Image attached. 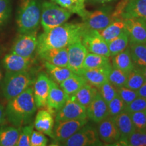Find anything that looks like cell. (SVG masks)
I'll return each instance as SVG.
<instances>
[{
	"mask_svg": "<svg viewBox=\"0 0 146 146\" xmlns=\"http://www.w3.org/2000/svg\"><path fill=\"white\" fill-rule=\"evenodd\" d=\"M38 45L37 31L20 33L14 41L11 52L25 58H31Z\"/></svg>",
	"mask_w": 146,
	"mask_h": 146,
	"instance_id": "9c48e42d",
	"label": "cell"
},
{
	"mask_svg": "<svg viewBox=\"0 0 146 146\" xmlns=\"http://www.w3.org/2000/svg\"><path fill=\"white\" fill-rule=\"evenodd\" d=\"M126 30L129 43H145L146 41V21L136 18H125Z\"/></svg>",
	"mask_w": 146,
	"mask_h": 146,
	"instance_id": "9a60e30c",
	"label": "cell"
},
{
	"mask_svg": "<svg viewBox=\"0 0 146 146\" xmlns=\"http://www.w3.org/2000/svg\"><path fill=\"white\" fill-rule=\"evenodd\" d=\"M68 96L64 91L58 83L51 79L50 89L47 96L46 106L52 113H57L63 106L68 99Z\"/></svg>",
	"mask_w": 146,
	"mask_h": 146,
	"instance_id": "e0dca14e",
	"label": "cell"
},
{
	"mask_svg": "<svg viewBox=\"0 0 146 146\" xmlns=\"http://www.w3.org/2000/svg\"><path fill=\"white\" fill-rule=\"evenodd\" d=\"M62 145L66 146H91L102 145L98 131L91 125H84L77 132L64 141Z\"/></svg>",
	"mask_w": 146,
	"mask_h": 146,
	"instance_id": "52a82bcc",
	"label": "cell"
},
{
	"mask_svg": "<svg viewBox=\"0 0 146 146\" xmlns=\"http://www.w3.org/2000/svg\"><path fill=\"white\" fill-rule=\"evenodd\" d=\"M146 110V98L138 96L130 104L126 106L125 112L131 114V113L145 111Z\"/></svg>",
	"mask_w": 146,
	"mask_h": 146,
	"instance_id": "60d3db41",
	"label": "cell"
},
{
	"mask_svg": "<svg viewBox=\"0 0 146 146\" xmlns=\"http://www.w3.org/2000/svg\"><path fill=\"white\" fill-rule=\"evenodd\" d=\"M45 66L51 79L58 85L74 74V73L67 66H58L48 62H45Z\"/></svg>",
	"mask_w": 146,
	"mask_h": 146,
	"instance_id": "f1b7e54d",
	"label": "cell"
},
{
	"mask_svg": "<svg viewBox=\"0 0 146 146\" xmlns=\"http://www.w3.org/2000/svg\"><path fill=\"white\" fill-rule=\"evenodd\" d=\"M141 70L142 73H143V76H145V78H146V67H145V68H143V69H141Z\"/></svg>",
	"mask_w": 146,
	"mask_h": 146,
	"instance_id": "681fc988",
	"label": "cell"
},
{
	"mask_svg": "<svg viewBox=\"0 0 146 146\" xmlns=\"http://www.w3.org/2000/svg\"><path fill=\"white\" fill-rule=\"evenodd\" d=\"M43 0H20L16 14V25L20 33L36 31L41 21Z\"/></svg>",
	"mask_w": 146,
	"mask_h": 146,
	"instance_id": "3957f363",
	"label": "cell"
},
{
	"mask_svg": "<svg viewBox=\"0 0 146 146\" xmlns=\"http://www.w3.org/2000/svg\"><path fill=\"white\" fill-rule=\"evenodd\" d=\"M72 13L54 1H43L42 3L40 24L44 31H47L66 23Z\"/></svg>",
	"mask_w": 146,
	"mask_h": 146,
	"instance_id": "5b68a950",
	"label": "cell"
},
{
	"mask_svg": "<svg viewBox=\"0 0 146 146\" xmlns=\"http://www.w3.org/2000/svg\"><path fill=\"white\" fill-rule=\"evenodd\" d=\"M117 92L118 95L123 100L126 105L130 104L131 102L138 97L137 91L128 88L125 86L118 87L117 88Z\"/></svg>",
	"mask_w": 146,
	"mask_h": 146,
	"instance_id": "b9f144b4",
	"label": "cell"
},
{
	"mask_svg": "<svg viewBox=\"0 0 146 146\" xmlns=\"http://www.w3.org/2000/svg\"><path fill=\"white\" fill-rule=\"evenodd\" d=\"M6 115H5V110L2 104H0V127L4 125L6 120Z\"/></svg>",
	"mask_w": 146,
	"mask_h": 146,
	"instance_id": "f6af8a7d",
	"label": "cell"
},
{
	"mask_svg": "<svg viewBox=\"0 0 146 146\" xmlns=\"http://www.w3.org/2000/svg\"><path fill=\"white\" fill-rule=\"evenodd\" d=\"M81 41L88 52L110 57L107 42L98 31L87 28L82 36Z\"/></svg>",
	"mask_w": 146,
	"mask_h": 146,
	"instance_id": "30bf717a",
	"label": "cell"
},
{
	"mask_svg": "<svg viewBox=\"0 0 146 146\" xmlns=\"http://www.w3.org/2000/svg\"><path fill=\"white\" fill-rule=\"evenodd\" d=\"M98 92L101 95L104 101L109 103L112 99L118 96L117 88L112 85L108 81L105 82L98 89Z\"/></svg>",
	"mask_w": 146,
	"mask_h": 146,
	"instance_id": "d590c367",
	"label": "cell"
},
{
	"mask_svg": "<svg viewBox=\"0 0 146 146\" xmlns=\"http://www.w3.org/2000/svg\"><path fill=\"white\" fill-rule=\"evenodd\" d=\"M12 14L10 0H0V27L8 23Z\"/></svg>",
	"mask_w": 146,
	"mask_h": 146,
	"instance_id": "f35d334b",
	"label": "cell"
},
{
	"mask_svg": "<svg viewBox=\"0 0 146 146\" xmlns=\"http://www.w3.org/2000/svg\"><path fill=\"white\" fill-rule=\"evenodd\" d=\"M31 64V58H25L10 52L3 59V66L8 72H18L27 71Z\"/></svg>",
	"mask_w": 146,
	"mask_h": 146,
	"instance_id": "ac0fdd59",
	"label": "cell"
},
{
	"mask_svg": "<svg viewBox=\"0 0 146 146\" xmlns=\"http://www.w3.org/2000/svg\"><path fill=\"white\" fill-rule=\"evenodd\" d=\"M32 87L9 100L5 108V115L9 123L14 127H22L32 121L36 110Z\"/></svg>",
	"mask_w": 146,
	"mask_h": 146,
	"instance_id": "7a4b0ae2",
	"label": "cell"
},
{
	"mask_svg": "<svg viewBox=\"0 0 146 146\" xmlns=\"http://www.w3.org/2000/svg\"><path fill=\"white\" fill-rule=\"evenodd\" d=\"M129 51L135 68L143 69L146 67L145 43H129Z\"/></svg>",
	"mask_w": 146,
	"mask_h": 146,
	"instance_id": "83f0119b",
	"label": "cell"
},
{
	"mask_svg": "<svg viewBox=\"0 0 146 146\" xmlns=\"http://www.w3.org/2000/svg\"><path fill=\"white\" fill-rule=\"evenodd\" d=\"M68 68L74 74L81 75L83 71V62L88 51L82 43L81 39L76 40L67 47Z\"/></svg>",
	"mask_w": 146,
	"mask_h": 146,
	"instance_id": "8fae6325",
	"label": "cell"
},
{
	"mask_svg": "<svg viewBox=\"0 0 146 146\" xmlns=\"http://www.w3.org/2000/svg\"><path fill=\"white\" fill-rule=\"evenodd\" d=\"M110 64L109 57L88 52L83 62V70L87 69L102 68Z\"/></svg>",
	"mask_w": 146,
	"mask_h": 146,
	"instance_id": "1f68e13d",
	"label": "cell"
},
{
	"mask_svg": "<svg viewBox=\"0 0 146 146\" xmlns=\"http://www.w3.org/2000/svg\"><path fill=\"white\" fill-rule=\"evenodd\" d=\"M145 115H146V110H145Z\"/></svg>",
	"mask_w": 146,
	"mask_h": 146,
	"instance_id": "f907efd6",
	"label": "cell"
},
{
	"mask_svg": "<svg viewBox=\"0 0 146 146\" xmlns=\"http://www.w3.org/2000/svg\"><path fill=\"white\" fill-rule=\"evenodd\" d=\"M145 81L146 78L143 76L141 69L135 67L131 72H129L125 86L133 90L137 91Z\"/></svg>",
	"mask_w": 146,
	"mask_h": 146,
	"instance_id": "836d02e7",
	"label": "cell"
},
{
	"mask_svg": "<svg viewBox=\"0 0 146 146\" xmlns=\"http://www.w3.org/2000/svg\"><path fill=\"white\" fill-rule=\"evenodd\" d=\"M34 81L27 70L18 72L6 71L1 87L3 96L9 101L31 87Z\"/></svg>",
	"mask_w": 146,
	"mask_h": 146,
	"instance_id": "277c9868",
	"label": "cell"
},
{
	"mask_svg": "<svg viewBox=\"0 0 146 146\" xmlns=\"http://www.w3.org/2000/svg\"><path fill=\"white\" fill-rule=\"evenodd\" d=\"M87 29L83 23H65L42 33L38 36L37 54L50 49L67 47L74 41L81 39Z\"/></svg>",
	"mask_w": 146,
	"mask_h": 146,
	"instance_id": "6da1fadb",
	"label": "cell"
},
{
	"mask_svg": "<svg viewBox=\"0 0 146 146\" xmlns=\"http://www.w3.org/2000/svg\"><path fill=\"white\" fill-rule=\"evenodd\" d=\"M112 68V66L109 64L102 68L87 69L83 71L81 76L86 80L87 83L98 89L108 81L109 72Z\"/></svg>",
	"mask_w": 146,
	"mask_h": 146,
	"instance_id": "d6986e66",
	"label": "cell"
},
{
	"mask_svg": "<svg viewBox=\"0 0 146 146\" xmlns=\"http://www.w3.org/2000/svg\"><path fill=\"white\" fill-rule=\"evenodd\" d=\"M87 121L88 118L56 121L53 129L52 139L55 142L62 143L86 125Z\"/></svg>",
	"mask_w": 146,
	"mask_h": 146,
	"instance_id": "ba28073f",
	"label": "cell"
},
{
	"mask_svg": "<svg viewBox=\"0 0 146 146\" xmlns=\"http://www.w3.org/2000/svg\"><path fill=\"white\" fill-rule=\"evenodd\" d=\"M145 45H146V41H145Z\"/></svg>",
	"mask_w": 146,
	"mask_h": 146,
	"instance_id": "f5cc1de1",
	"label": "cell"
},
{
	"mask_svg": "<svg viewBox=\"0 0 146 146\" xmlns=\"http://www.w3.org/2000/svg\"><path fill=\"white\" fill-rule=\"evenodd\" d=\"M145 132H146V128H145Z\"/></svg>",
	"mask_w": 146,
	"mask_h": 146,
	"instance_id": "816d5d0a",
	"label": "cell"
},
{
	"mask_svg": "<svg viewBox=\"0 0 146 146\" xmlns=\"http://www.w3.org/2000/svg\"><path fill=\"white\" fill-rule=\"evenodd\" d=\"M98 90L91 84L88 83H85L83 87H81L74 94L68 96L72 99L81 106L87 108L92 100L94 99L95 96L98 94Z\"/></svg>",
	"mask_w": 146,
	"mask_h": 146,
	"instance_id": "603a6c76",
	"label": "cell"
},
{
	"mask_svg": "<svg viewBox=\"0 0 146 146\" xmlns=\"http://www.w3.org/2000/svg\"><path fill=\"white\" fill-rule=\"evenodd\" d=\"M126 106V104L118 95L109 103H108L109 116L114 117L120 113L125 112Z\"/></svg>",
	"mask_w": 146,
	"mask_h": 146,
	"instance_id": "8d00e7d4",
	"label": "cell"
},
{
	"mask_svg": "<svg viewBox=\"0 0 146 146\" xmlns=\"http://www.w3.org/2000/svg\"><path fill=\"white\" fill-rule=\"evenodd\" d=\"M48 143V139L44 133L39 131H33L31 136V146H45Z\"/></svg>",
	"mask_w": 146,
	"mask_h": 146,
	"instance_id": "ee69618b",
	"label": "cell"
},
{
	"mask_svg": "<svg viewBox=\"0 0 146 146\" xmlns=\"http://www.w3.org/2000/svg\"><path fill=\"white\" fill-rule=\"evenodd\" d=\"M86 111L87 118L97 124L109 116L108 104L99 92H98L94 99L87 108Z\"/></svg>",
	"mask_w": 146,
	"mask_h": 146,
	"instance_id": "2e32d148",
	"label": "cell"
},
{
	"mask_svg": "<svg viewBox=\"0 0 146 146\" xmlns=\"http://www.w3.org/2000/svg\"><path fill=\"white\" fill-rule=\"evenodd\" d=\"M128 75H129V72L112 67L109 72L108 81L115 87L118 88V87L125 86Z\"/></svg>",
	"mask_w": 146,
	"mask_h": 146,
	"instance_id": "e575fe53",
	"label": "cell"
},
{
	"mask_svg": "<svg viewBox=\"0 0 146 146\" xmlns=\"http://www.w3.org/2000/svg\"><path fill=\"white\" fill-rule=\"evenodd\" d=\"M50 83L51 78L44 72L40 73L35 80L33 91L37 108L46 106L47 96L50 89Z\"/></svg>",
	"mask_w": 146,
	"mask_h": 146,
	"instance_id": "4fadbf2b",
	"label": "cell"
},
{
	"mask_svg": "<svg viewBox=\"0 0 146 146\" xmlns=\"http://www.w3.org/2000/svg\"><path fill=\"white\" fill-rule=\"evenodd\" d=\"M128 146H146L145 130H135L127 139Z\"/></svg>",
	"mask_w": 146,
	"mask_h": 146,
	"instance_id": "74e56055",
	"label": "cell"
},
{
	"mask_svg": "<svg viewBox=\"0 0 146 146\" xmlns=\"http://www.w3.org/2000/svg\"><path fill=\"white\" fill-rule=\"evenodd\" d=\"M81 18L87 28L98 31L106 28L114 21L111 6H105L94 11L86 10Z\"/></svg>",
	"mask_w": 146,
	"mask_h": 146,
	"instance_id": "8992f818",
	"label": "cell"
},
{
	"mask_svg": "<svg viewBox=\"0 0 146 146\" xmlns=\"http://www.w3.org/2000/svg\"><path fill=\"white\" fill-rule=\"evenodd\" d=\"M137 91L138 96L146 98V81Z\"/></svg>",
	"mask_w": 146,
	"mask_h": 146,
	"instance_id": "bcb514c9",
	"label": "cell"
},
{
	"mask_svg": "<svg viewBox=\"0 0 146 146\" xmlns=\"http://www.w3.org/2000/svg\"><path fill=\"white\" fill-rule=\"evenodd\" d=\"M99 138L103 143L112 145L120 138V135L114 118L108 116L98 123V129Z\"/></svg>",
	"mask_w": 146,
	"mask_h": 146,
	"instance_id": "5bb4252c",
	"label": "cell"
},
{
	"mask_svg": "<svg viewBox=\"0 0 146 146\" xmlns=\"http://www.w3.org/2000/svg\"><path fill=\"white\" fill-rule=\"evenodd\" d=\"M91 1L95 3H98V4H106V3H110L112 1H116V0H91Z\"/></svg>",
	"mask_w": 146,
	"mask_h": 146,
	"instance_id": "7dc6e473",
	"label": "cell"
},
{
	"mask_svg": "<svg viewBox=\"0 0 146 146\" xmlns=\"http://www.w3.org/2000/svg\"><path fill=\"white\" fill-rule=\"evenodd\" d=\"M33 125H27L21 127L17 146H31L30 139L33 131Z\"/></svg>",
	"mask_w": 146,
	"mask_h": 146,
	"instance_id": "ab89813d",
	"label": "cell"
},
{
	"mask_svg": "<svg viewBox=\"0 0 146 146\" xmlns=\"http://www.w3.org/2000/svg\"><path fill=\"white\" fill-rule=\"evenodd\" d=\"M122 18H136L146 21V0H129Z\"/></svg>",
	"mask_w": 146,
	"mask_h": 146,
	"instance_id": "7402d4cb",
	"label": "cell"
},
{
	"mask_svg": "<svg viewBox=\"0 0 146 146\" xmlns=\"http://www.w3.org/2000/svg\"><path fill=\"white\" fill-rule=\"evenodd\" d=\"M87 83L83 76L74 74L60 84V86L68 96L74 94L78 89Z\"/></svg>",
	"mask_w": 146,
	"mask_h": 146,
	"instance_id": "f546056e",
	"label": "cell"
},
{
	"mask_svg": "<svg viewBox=\"0 0 146 146\" xmlns=\"http://www.w3.org/2000/svg\"><path fill=\"white\" fill-rule=\"evenodd\" d=\"M110 57L119 54L127 49L129 44V38L127 30L111 41L107 42Z\"/></svg>",
	"mask_w": 146,
	"mask_h": 146,
	"instance_id": "4dcf8cb0",
	"label": "cell"
},
{
	"mask_svg": "<svg viewBox=\"0 0 146 146\" xmlns=\"http://www.w3.org/2000/svg\"><path fill=\"white\" fill-rule=\"evenodd\" d=\"M113 118L119 131L120 139L127 140L128 137L136 130L131 120L130 114L125 111Z\"/></svg>",
	"mask_w": 146,
	"mask_h": 146,
	"instance_id": "cb8c5ba5",
	"label": "cell"
},
{
	"mask_svg": "<svg viewBox=\"0 0 146 146\" xmlns=\"http://www.w3.org/2000/svg\"><path fill=\"white\" fill-rule=\"evenodd\" d=\"M126 31L125 22L124 18L114 19L109 25L99 33L106 42L112 40Z\"/></svg>",
	"mask_w": 146,
	"mask_h": 146,
	"instance_id": "4316f807",
	"label": "cell"
},
{
	"mask_svg": "<svg viewBox=\"0 0 146 146\" xmlns=\"http://www.w3.org/2000/svg\"><path fill=\"white\" fill-rule=\"evenodd\" d=\"M112 57V66L113 68L119 69L127 72H131L135 68L129 47Z\"/></svg>",
	"mask_w": 146,
	"mask_h": 146,
	"instance_id": "484cf974",
	"label": "cell"
},
{
	"mask_svg": "<svg viewBox=\"0 0 146 146\" xmlns=\"http://www.w3.org/2000/svg\"><path fill=\"white\" fill-rule=\"evenodd\" d=\"M21 127L14 126L0 127V146H16Z\"/></svg>",
	"mask_w": 146,
	"mask_h": 146,
	"instance_id": "d4e9b609",
	"label": "cell"
},
{
	"mask_svg": "<svg viewBox=\"0 0 146 146\" xmlns=\"http://www.w3.org/2000/svg\"><path fill=\"white\" fill-rule=\"evenodd\" d=\"M54 119L49 110H41L36 114L34 121V127L36 131L44 133L52 138Z\"/></svg>",
	"mask_w": 146,
	"mask_h": 146,
	"instance_id": "44dd1931",
	"label": "cell"
},
{
	"mask_svg": "<svg viewBox=\"0 0 146 146\" xmlns=\"http://www.w3.org/2000/svg\"><path fill=\"white\" fill-rule=\"evenodd\" d=\"M87 116L86 108L78 102L68 98L63 106L60 108L56 115V121L65 120L85 119Z\"/></svg>",
	"mask_w": 146,
	"mask_h": 146,
	"instance_id": "7c38bea8",
	"label": "cell"
},
{
	"mask_svg": "<svg viewBox=\"0 0 146 146\" xmlns=\"http://www.w3.org/2000/svg\"><path fill=\"white\" fill-rule=\"evenodd\" d=\"M3 76H4V74H3V73L2 72V70H1V69L0 68V88H1V84H2V81H3Z\"/></svg>",
	"mask_w": 146,
	"mask_h": 146,
	"instance_id": "c3c4849f",
	"label": "cell"
},
{
	"mask_svg": "<svg viewBox=\"0 0 146 146\" xmlns=\"http://www.w3.org/2000/svg\"><path fill=\"white\" fill-rule=\"evenodd\" d=\"M45 62H48L58 66L68 67V50L67 47L50 49L38 54Z\"/></svg>",
	"mask_w": 146,
	"mask_h": 146,
	"instance_id": "ffe728a7",
	"label": "cell"
},
{
	"mask_svg": "<svg viewBox=\"0 0 146 146\" xmlns=\"http://www.w3.org/2000/svg\"><path fill=\"white\" fill-rule=\"evenodd\" d=\"M58 5L70 11L71 13L76 14L81 17L86 11V0H52Z\"/></svg>",
	"mask_w": 146,
	"mask_h": 146,
	"instance_id": "d6a6232c",
	"label": "cell"
},
{
	"mask_svg": "<svg viewBox=\"0 0 146 146\" xmlns=\"http://www.w3.org/2000/svg\"><path fill=\"white\" fill-rule=\"evenodd\" d=\"M130 116L136 130H145L146 128V115L145 111L131 113Z\"/></svg>",
	"mask_w": 146,
	"mask_h": 146,
	"instance_id": "7bdbcfd3",
	"label": "cell"
}]
</instances>
